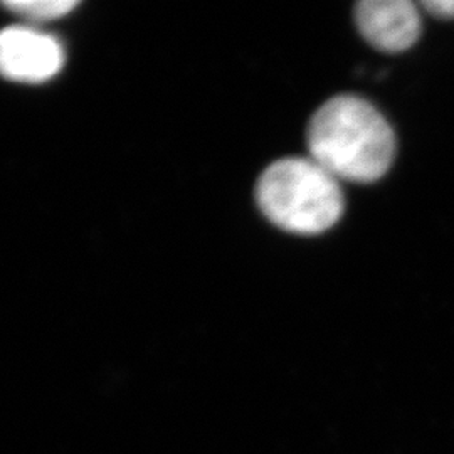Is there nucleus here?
<instances>
[{"mask_svg":"<svg viewBox=\"0 0 454 454\" xmlns=\"http://www.w3.org/2000/svg\"><path fill=\"white\" fill-rule=\"evenodd\" d=\"M78 2L74 0H12L5 7L14 14L31 20H52L69 14Z\"/></svg>","mask_w":454,"mask_h":454,"instance_id":"39448f33","label":"nucleus"},{"mask_svg":"<svg viewBox=\"0 0 454 454\" xmlns=\"http://www.w3.org/2000/svg\"><path fill=\"white\" fill-rule=\"evenodd\" d=\"M256 199L275 226L303 236L335 226L345 207L339 179L311 157L271 163L258 180Z\"/></svg>","mask_w":454,"mask_h":454,"instance_id":"f03ea898","label":"nucleus"},{"mask_svg":"<svg viewBox=\"0 0 454 454\" xmlns=\"http://www.w3.org/2000/svg\"><path fill=\"white\" fill-rule=\"evenodd\" d=\"M309 155L339 180L371 184L384 177L395 157L389 121L371 101L339 95L311 116Z\"/></svg>","mask_w":454,"mask_h":454,"instance_id":"f257e3e1","label":"nucleus"},{"mask_svg":"<svg viewBox=\"0 0 454 454\" xmlns=\"http://www.w3.org/2000/svg\"><path fill=\"white\" fill-rule=\"evenodd\" d=\"M362 35L373 48L401 52L411 48L421 34V16L409 0H364L356 7Z\"/></svg>","mask_w":454,"mask_h":454,"instance_id":"20e7f679","label":"nucleus"},{"mask_svg":"<svg viewBox=\"0 0 454 454\" xmlns=\"http://www.w3.org/2000/svg\"><path fill=\"white\" fill-rule=\"evenodd\" d=\"M65 65L59 41L26 26L0 31V74L20 82H43L54 78Z\"/></svg>","mask_w":454,"mask_h":454,"instance_id":"7ed1b4c3","label":"nucleus"},{"mask_svg":"<svg viewBox=\"0 0 454 454\" xmlns=\"http://www.w3.org/2000/svg\"><path fill=\"white\" fill-rule=\"evenodd\" d=\"M422 7L441 19H454V0H426L422 2Z\"/></svg>","mask_w":454,"mask_h":454,"instance_id":"423d86ee","label":"nucleus"}]
</instances>
